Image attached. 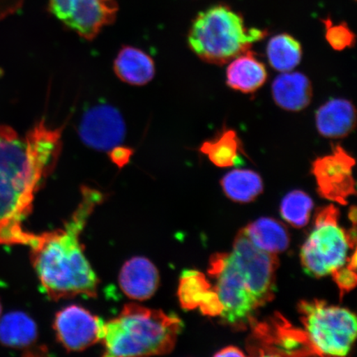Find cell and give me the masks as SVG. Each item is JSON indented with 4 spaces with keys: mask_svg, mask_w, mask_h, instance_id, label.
I'll use <instances>...</instances> for the list:
<instances>
[{
    "mask_svg": "<svg viewBox=\"0 0 357 357\" xmlns=\"http://www.w3.org/2000/svg\"><path fill=\"white\" fill-rule=\"evenodd\" d=\"M266 55L272 68L281 73H289L301 63L302 46L291 35H275L267 44Z\"/></svg>",
    "mask_w": 357,
    "mask_h": 357,
    "instance_id": "cell-23",
    "label": "cell"
},
{
    "mask_svg": "<svg viewBox=\"0 0 357 357\" xmlns=\"http://www.w3.org/2000/svg\"><path fill=\"white\" fill-rule=\"evenodd\" d=\"M158 270L145 257H134L125 263L119 275V284L126 296L144 301L154 296L159 287Z\"/></svg>",
    "mask_w": 357,
    "mask_h": 357,
    "instance_id": "cell-14",
    "label": "cell"
},
{
    "mask_svg": "<svg viewBox=\"0 0 357 357\" xmlns=\"http://www.w3.org/2000/svg\"><path fill=\"white\" fill-rule=\"evenodd\" d=\"M255 247L271 254L285 251L289 245L288 230L283 223L274 218H262L243 229Z\"/></svg>",
    "mask_w": 357,
    "mask_h": 357,
    "instance_id": "cell-19",
    "label": "cell"
},
{
    "mask_svg": "<svg viewBox=\"0 0 357 357\" xmlns=\"http://www.w3.org/2000/svg\"><path fill=\"white\" fill-rule=\"evenodd\" d=\"M338 220L339 211L334 205L317 211L314 230L301 254L303 270L312 278H323L345 265L350 247Z\"/></svg>",
    "mask_w": 357,
    "mask_h": 357,
    "instance_id": "cell-6",
    "label": "cell"
},
{
    "mask_svg": "<svg viewBox=\"0 0 357 357\" xmlns=\"http://www.w3.org/2000/svg\"><path fill=\"white\" fill-rule=\"evenodd\" d=\"M24 0H0V20L19 11Z\"/></svg>",
    "mask_w": 357,
    "mask_h": 357,
    "instance_id": "cell-30",
    "label": "cell"
},
{
    "mask_svg": "<svg viewBox=\"0 0 357 357\" xmlns=\"http://www.w3.org/2000/svg\"><path fill=\"white\" fill-rule=\"evenodd\" d=\"M298 310L307 336L319 356L347 355L356 337L354 312L318 300L303 301Z\"/></svg>",
    "mask_w": 357,
    "mask_h": 357,
    "instance_id": "cell-5",
    "label": "cell"
},
{
    "mask_svg": "<svg viewBox=\"0 0 357 357\" xmlns=\"http://www.w3.org/2000/svg\"><path fill=\"white\" fill-rule=\"evenodd\" d=\"M229 63L226 83L234 91L252 93L266 83L268 77L266 66L251 50L236 56Z\"/></svg>",
    "mask_w": 357,
    "mask_h": 357,
    "instance_id": "cell-17",
    "label": "cell"
},
{
    "mask_svg": "<svg viewBox=\"0 0 357 357\" xmlns=\"http://www.w3.org/2000/svg\"><path fill=\"white\" fill-rule=\"evenodd\" d=\"M49 11L79 37L92 41L114 24L119 6L115 0H49Z\"/></svg>",
    "mask_w": 357,
    "mask_h": 357,
    "instance_id": "cell-10",
    "label": "cell"
},
{
    "mask_svg": "<svg viewBox=\"0 0 357 357\" xmlns=\"http://www.w3.org/2000/svg\"><path fill=\"white\" fill-rule=\"evenodd\" d=\"M102 199L100 192L84 188L82 199L63 229L34 234L30 241L36 273L52 301L97 296L99 280L84 256L80 234Z\"/></svg>",
    "mask_w": 357,
    "mask_h": 357,
    "instance_id": "cell-2",
    "label": "cell"
},
{
    "mask_svg": "<svg viewBox=\"0 0 357 357\" xmlns=\"http://www.w3.org/2000/svg\"><path fill=\"white\" fill-rule=\"evenodd\" d=\"M200 151L206 155L211 162L218 167L226 168L242 163L241 154H244L242 141L233 129L223 128L213 138L205 141Z\"/></svg>",
    "mask_w": 357,
    "mask_h": 357,
    "instance_id": "cell-20",
    "label": "cell"
},
{
    "mask_svg": "<svg viewBox=\"0 0 357 357\" xmlns=\"http://www.w3.org/2000/svg\"><path fill=\"white\" fill-rule=\"evenodd\" d=\"M211 288V283L202 272L194 270H186L183 272L178 289V301L183 309H197L205 293Z\"/></svg>",
    "mask_w": 357,
    "mask_h": 357,
    "instance_id": "cell-24",
    "label": "cell"
},
{
    "mask_svg": "<svg viewBox=\"0 0 357 357\" xmlns=\"http://www.w3.org/2000/svg\"><path fill=\"white\" fill-rule=\"evenodd\" d=\"M266 35L265 30L248 28L243 16L233 8L218 4L196 16L189 31L188 44L200 60L222 66L250 50Z\"/></svg>",
    "mask_w": 357,
    "mask_h": 357,
    "instance_id": "cell-4",
    "label": "cell"
},
{
    "mask_svg": "<svg viewBox=\"0 0 357 357\" xmlns=\"http://www.w3.org/2000/svg\"><path fill=\"white\" fill-rule=\"evenodd\" d=\"M79 134L84 145L109 153L122 145L126 135V125L122 114L114 107L98 105L84 112Z\"/></svg>",
    "mask_w": 357,
    "mask_h": 357,
    "instance_id": "cell-12",
    "label": "cell"
},
{
    "mask_svg": "<svg viewBox=\"0 0 357 357\" xmlns=\"http://www.w3.org/2000/svg\"><path fill=\"white\" fill-rule=\"evenodd\" d=\"M348 268H350L351 270L355 271L356 270V251L354 253V255L350 259L349 264L347 265Z\"/></svg>",
    "mask_w": 357,
    "mask_h": 357,
    "instance_id": "cell-32",
    "label": "cell"
},
{
    "mask_svg": "<svg viewBox=\"0 0 357 357\" xmlns=\"http://www.w3.org/2000/svg\"><path fill=\"white\" fill-rule=\"evenodd\" d=\"M105 321L82 307L70 305L56 315L58 340L67 351H80L100 342Z\"/></svg>",
    "mask_w": 357,
    "mask_h": 357,
    "instance_id": "cell-13",
    "label": "cell"
},
{
    "mask_svg": "<svg viewBox=\"0 0 357 357\" xmlns=\"http://www.w3.org/2000/svg\"><path fill=\"white\" fill-rule=\"evenodd\" d=\"M312 200L305 192H290L280 204V213L284 220L296 227H302L310 221Z\"/></svg>",
    "mask_w": 357,
    "mask_h": 357,
    "instance_id": "cell-25",
    "label": "cell"
},
{
    "mask_svg": "<svg viewBox=\"0 0 357 357\" xmlns=\"http://www.w3.org/2000/svg\"><path fill=\"white\" fill-rule=\"evenodd\" d=\"M184 324L178 316L129 303L117 318L105 322L100 342L104 356L171 354Z\"/></svg>",
    "mask_w": 357,
    "mask_h": 357,
    "instance_id": "cell-3",
    "label": "cell"
},
{
    "mask_svg": "<svg viewBox=\"0 0 357 357\" xmlns=\"http://www.w3.org/2000/svg\"><path fill=\"white\" fill-rule=\"evenodd\" d=\"M204 315L217 317L221 315L223 305L215 290L208 289L199 306Z\"/></svg>",
    "mask_w": 357,
    "mask_h": 357,
    "instance_id": "cell-28",
    "label": "cell"
},
{
    "mask_svg": "<svg viewBox=\"0 0 357 357\" xmlns=\"http://www.w3.org/2000/svg\"><path fill=\"white\" fill-rule=\"evenodd\" d=\"M62 132L63 127L52 128L44 120L25 137L0 126V245H29L32 239L22 222L59 159Z\"/></svg>",
    "mask_w": 357,
    "mask_h": 357,
    "instance_id": "cell-1",
    "label": "cell"
},
{
    "mask_svg": "<svg viewBox=\"0 0 357 357\" xmlns=\"http://www.w3.org/2000/svg\"><path fill=\"white\" fill-rule=\"evenodd\" d=\"M132 155V151L122 145L115 147V149L109 151L112 162L119 167L125 166L130 160Z\"/></svg>",
    "mask_w": 357,
    "mask_h": 357,
    "instance_id": "cell-29",
    "label": "cell"
},
{
    "mask_svg": "<svg viewBox=\"0 0 357 357\" xmlns=\"http://www.w3.org/2000/svg\"><path fill=\"white\" fill-rule=\"evenodd\" d=\"M114 70L122 82L131 86H142L155 77L153 58L141 49L126 46L119 51L114 62Z\"/></svg>",
    "mask_w": 357,
    "mask_h": 357,
    "instance_id": "cell-18",
    "label": "cell"
},
{
    "mask_svg": "<svg viewBox=\"0 0 357 357\" xmlns=\"http://www.w3.org/2000/svg\"><path fill=\"white\" fill-rule=\"evenodd\" d=\"M356 160L351 154L337 144L333 153L317 158L312 164V173L323 198L342 205L356 194V182L352 174Z\"/></svg>",
    "mask_w": 357,
    "mask_h": 357,
    "instance_id": "cell-11",
    "label": "cell"
},
{
    "mask_svg": "<svg viewBox=\"0 0 357 357\" xmlns=\"http://www.w3.org/2000/svg\"><path fill=\"white\" fill-rule=\"evenodd\" d=\"M220 183L227 197L238 203L252 202L263 191L261 177L251 169H234Z\"/></svg>",
    "mask_w": 357,
    "mask_h": 357,
    "instance_id": "cell-22",
    "label": "cell"
},
{
    "mask_svg": "<svg viewBox=\"0 0 357 357\" xmlns=\"http://www.w3.org/2000/svg\"><path fill=\"white\" fill-rule=\"evenodd\" d=\"M335 282L337 283L339 289L341 291V297L344 296L347 292L351 291L356 287V274L355 271L350 268H339L332 273Z\"/></svg>",
    "mask_w": 357,
    "mask_h": 357,
    "instance_id": "cell-27",
    "label": "cell"
},
{
    "mask_svg": "<svg viewBox=\"0 0 357 357\" xmlns=\"http://www.w3.org/2000/svg\"><path fill=\"white\" fill-rule=\"evenodd\" d=\"M38 328L24 312H8L0 319V342L13 348H26L37 341Z\"/></svg>",
    "mask_w": 357,
    "mask_h": 357,
    "instance_id": "cell-21",
    "label": "cell"
},
{
    "mask_svg": "<svg viewBox=\"0 0 357 357\" xmlns=\"http://www.w3.org/2000/svg\"><path fill=\"white\" fill-rule=\"evenodd\" d=\"M208 272L217 281L213 289L223 305L222 319L231 327L245 328L261 306L250 291L231 253L214 254Z\"/></svg>",
    "mask_w": 357,
    "mask_h": 357,
    "instance_id": "cell-7",
    "label": "cell"
},
{
    "mask_svg": "<svg viewBox=\"0 0 357 357\" xmlns=\"http://www.w3.org/2000/svg\"><path fill=\"white\" fill-rule=\"evenodd\" d=\"M272 97L280 108L300 112L310 105L312 86L309 78L301 73H283L274 79Z\"/></svg>",
    "mask_w": 357,
    "mask_h": 357,
    "instance_id": "cell-16",
    "label": "cell"
},
{
    "mask_svg": "<svg viewBox=\"0 0 357 357\" xmlns=\"http://www.w3.org/2000/svg\"><path fill=\"white\" fill-rule=\"evenodd\" d=\"M231 257L253 296L261 307L275 298L278 255L252 244L243 229L236 236Z\"/></svg>",
    "mask_w": 357,
    "mask_h": 357,
    "instance_id": "cell-9",
    "label": "cell"
},
{
    "mask_svg": "<svg viewBox=\"0 0 357 357\" xmlns=\"http://www.w3.org/2000/svg\"><path fill=\"white\" fill-rule=\"evenodd\" d=\"M215 356H244L245 354L242 351L235 347H227L223 348L221 351L217 352Z\"/></svg>",
    "mask_w": 357,
    "mask_h": 357,
    "instance_id": "cell-31",
    "label": "cell"
},
{
    "mask_svg": "<svg viewBox=\"0 0 357 357\" xmlns=\"http://www.w3.org/2000/svg\"><path fill=\"white\" fill-rule=\"evenodd\" d=\"M1 305H0V314H1Z\"/></svg>",
    "mask_w": 357,
    "mask_h": 357,
    "instance_id": "cell-33",
    "label": "cell"
},
{
    "mask_svg": "<svg viewBox=\"0 0 357 357\" xmlns=\"http://www.w3.org/2000/svg\"><path fill=\"white\" fill-rule=\"evenodd\" d=\"M325 26V38L334 50L343 51L354 46L356 36L345 22L334 24L330 17L322 20Z\"/></svg>",
    "mask_w": 357,
    "mask_h": 357,
    "instance_id": "cell-26",
    "label": "cell"
},
{
    "mask_svg": "<svg viewBox=\"0 0 357 357\" xmlns=\"http://www.w3.org/2000/svg\"><path fill=\"white\" fill-rule=\"evenodd\" d=\"M248 340V350L252 356H319L305 330L294 328L279 312L258 322L253 319Z\"/></svg>",
    "mask_w": 357,
    "mask_h": 357,
    "instance_id": "cell-8",
    "label": "cell"
},
{
    "mask_svg": "<svg viewBox=\"0 0 357 357\" xmlns=\"http://www.w3.org/2000/svg\"><path fill=\"white\" fill-rule=\"evenodd\" d=\"M316 127L320 135L330 139L346 137L356 126V110L349 100L333 99L317 110Z\"/></svg>",
    "mask_w": 357,
    "mask_h": 357,
    "instance_id": "cell-15",
    "label": "cell"
}]
</instances>
